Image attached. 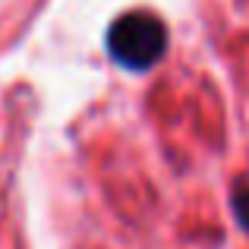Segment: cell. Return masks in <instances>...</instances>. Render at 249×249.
<instances>
[{
	"label": "cell",
	"mask_w": 249,
	"mask_h": 249,
	"mask_svg": "<svg viewBox=\"0 0 249 249\" xmlns=\"http://www.w3.org/2000/svg\"><path fill=\"white\" fill-rule=\"evenodd\" d=\"M123 60L129 63H145V57H152L158 51V29H145L142 25H123L120 35H117Z\"/></svg>",
	"instance_id": "obj_1"
}]
</instances>
